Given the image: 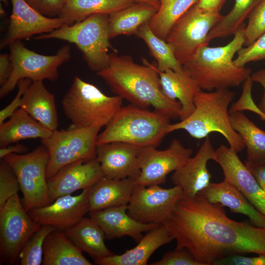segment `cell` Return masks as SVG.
I'll return each instance as SVG.
<instances>
[{"instance_id": "6da1fadb", "label": "cell", "mask_w": 265, "mask_h": 265, "mask_svg": "<svg viewBox=\"0 0 265 265\" xmlns=\"http://www.w3.org/2000/svg\"><path fill=\"white\" fill-rule=\"evenodd\" d=\"M177 244L201 265L234 255H265V228L229 218L222 207L199 195L183 198L164 224Z\"/></svg>"}, {"instance_id": "7a4b0ae2", "label": "cell", "mask_w": 265, "mask_h": 265, "mask_svg": "<svg viewBox=\"0 0 265 265\" xmlns=\"http://www.w3.org/2000/svg\"><path fill=\"white\" fill-rule=\"evenodd\" d=\"M143 62L145 65H141L129 55L112 52L108 66L97 75L116 95L132 105L146 109L151 106L170 119L180 118L181 105L163 94L157 67L145 60Z\"/></svg>"}, {"instance_id": "3957f363", "label": "cell", "mask_w": 265, "mask_h": 265, "mask_svg": "<svg viewBox=\"0 0 265 265\" xmlns=\"http://www.w3.org/2000/svg\"><path fill=\"white\" fill-rule=\"evenodd\" d=\"M245 26L242 25L225 46L201 47L183 66L201 90L212 91L238 86L251 76L250 68L238 66L233 60L244 44Z\"/></svg>"}, {"instance_id": "277c9868", "label": "cell", "mask_w": 265, "mask_h": 265, "mask_svg": "<svg viewBox=\"0 0 265 265\" xmlns=\"http://www.w3.org/2000/svg\"><path fill=\"white\" fill-rule=\"evenodd\" d=\"M235 96L236 93L229 89L207 92L200 90L194 97V111L187 118L170 124L167 133L184 130L191 137L202 139L217 132L225 137L231 148L237 153L241 152L245 144L231 124L228 109Z\"/></svg>"}, {"instance_id": "5b68a950", "label": "cell", "mask_w": 265, "mask_h": 265, "mask_svg": "<svg viewBox=\"0 0 265 265\" xmlns=\"http://www.w3.org/2000/svg\"><path fill=\"white\" fill-rule=\"evenodd\" d=\"M170 118L154 110L133 105L122 106L97 137V145L124 142L139 147H157L167 134Z\"/></svg>"}, {"instance_id": "8992f818", "label": "cell", "mask_w": 265, "mask_h": 265, "mask_svg": "<svg viewBox=\"0 0 265 265\" xmlns=\"http://www.w3.org/2000/svg\"><path fill=\"white\" fill-rule=\"evenodd\" d=\"M123 99L108 96L97 87L79 77L62 100L64 114L71 121L70 127L106 126L122 107Z\"/></svg>"}, {"instance_id": "52a82bcc", "label": "cell", "mask_w": 265, "mask_h": 265, "mask_svg": "<svg viewBox=\"0 0 265 265\" xmlns=\"http://www.w3.org/2000/svg\"><path fill=\"white\" fill-rule=\"evenodd\" d=\"M108 17L105 14H93L82 21L64 25L34 38L57 39L76 44L89 68L98 73L109 65V50L117 53L109 42Z\"/></svg>"}, {"instance_id": "ba28073f", "label": "cell", "mask_w": 265, "mask_h": 265, "mask_svg": "<svg viewBox=\"0 0 265 265\" xmlns=\"http://www.w3.org/2000/svg\"><path fill=\"white\" fill-rule=\"evenodd\" d=\"M8 47L12 71L7 81L0 87V98L12 92L22 79L57 80L58 68L71 58V48L69 45L63 46L52 55H43L31 51L26 48L20 40L12 42Z\"/></svg>"}, {"instance_id": "9c48e42d", "label": "cell", "mask_w": 265, "mask_h": 265, "mask_svg": "<svg viewBox=\"0 0 265 265\" xmlns=\"http://www.w3.org/2000/svg\"><path fill=\"white\" fill-rule=\"evenodd\" d=\"M101 128L89 126L56 129L49 137L41 139L42 145L49 154L46 169L47 180L66 165L96 157V141Z\"/></svg>"}, {"instance_id": "30bf717a", "label": "cell", "mask_w": 265, "mask_h": 265, "mask_svg": "<svg viewBox=\"0 0 265 265\" xmlns=\"http://www.w3.org/2000/svg\"><path fill=\"white\" fill-rule=\"evenodd\" d=\"M2 159L16 175L26 212L51 203L46 177L49 154L44 146L28 153L11 154Z\"/></svg>"}, {"instance_id": "8fae6325", "label": "cell", "mask_w": 265, "mask_h": 265, "mask_svg": "<svg viewBox=\"0 0 265 265\" xmlns=\"http://www.w3.org/2000/svg\"><path fill=\"white\" fill-rule=\"evenodd\" d=\"M222 17L220 12L201 9L196 3L175 23L166 41L181 65L186 63L199 48L209 45L208 35Z\"/></svg>"}, {"instance_id": "7c38bea8", "label": "cell", "mask_w": 265, "mask_h": 265, "mask_svg": "<svg viewBox=\"0 0 265 265\" xmlns=\"http://www.w3.org/2000/svg\"><path fill=\"white\" fill-rule=\"evenodd\" d=\"M41 226L26 211L18 193L8 199L0 209V263L14 264L25 243Z\"/></svg>"}, {"instance_id": "4fadbf2b", "label": "cell", "mask_w": 265, "mask_h": 265, "mask_svg": "<svg viewBox=\"0 0 265 265\" xmlns=\"http://www.w3.org/2000/svg\"><path fill=\"white\" fill-rule=\"evenodd\" d=\"M184 198L182 188L175 185L165 188L159 185H137L127 205L128 214L143 223L164 224L178 202Z\"/></svg>"}, {"instance_id": "5bb4252c", "label": "cell", "mask_w": 265, "mask_h": 265, "mask_svg": "<svg viewBox=\"0 0 265 265\" xmlns=\"http://www.w3.org/2000/svg\"><path fill=\"white\" fill-rule=\"evenodd\" d=\"M193 150L185 147L178 139H173L164 150L156 147H141L138 156L140 169L136 179L138 185L148 186L166 182L167 176L183 165L191 157Z\"/></svg>"}, {"instance_id": "9a60e30c", "label": "cell", "mask_w": 265, "mask_h": 265, "mask_svg": "<svg viewBox=\"0 0 265 265\" xmlns=\"http://www.w3.org/2000/svg\"><path fill=\"white\" fill-rule=\"evenodd\" d=\"M89 188L82 190L77 195L59 197L52 203L32 209L28 213L40 225H50L65 231L89 212Z\"/></svg>"}, {"instance_id": "2e32d148", "label": "cell", "mask_w": 265, "mask_h": 265, "mask_svg": "<svg viewBox=\"0 0 265 265\" xmlns=\"http://www.w3.org/2000/svg\"><path fill=\"white\" fill-rule=\"evenodd\" d=\"M12 12L6 35L1 41L0 49L12 42L36 34L49 33L63 26L60 18L44 16L30 6L25 0H11Z\"/></svg>"}, {"instance_id": "e0dca14e", "label": "cell", "mask_w": 265, "mask_h": 265, "mask_svg": "<svg viewBox=\"0 0 265 265\" xmlns=\"http://www.w3.org/2000/svg\"><path fill=\"white\" fill-rule=\"evenodd\" d=\"M104 177L96 157L66 165L48 180L51 202L61 196L90 188Z\"/></svg>"}, {"instance_id": "ac0fdd59", "label": "cell", "mask_w": 265, "mask_h": 265, "mask_svg": "<svg viewBox=\"0 0 265 265\" xmlns=\"http://www.w3.org/2000/svg\"><path fill=\"white\" fill-rule=\"evenodd\" d=\"M216 162L220 166L224 180L235 186L249 202L265 216V192L230 147L221 145L216 150Z\"/></svg>"}, {"instance_id": "d6986e66", "label": "cell", "mask_w": 265, "mask_h": 265, "mask_svg": "<svg viewBox=\"0 0 265 265\" xmlns=\"http://www.w3.org/2000/svg\"><path fill=\"white\" fill-rule=\"evenodd\" d=\"M210 160L216 162L217 154L208 136L195 155L171 176L172 182L182 188L184 198L194 197L211 183L212 175L207 167Z\"/></svg>"}, {"instance_id": "ffe728a7", "label": "cell", "mask_w": 265, "mask_h": 265, "mask_svg": "<svg viewBox=\"0 0 265 265\" xmlns=\"http://www.w3.org/2000/svg\"><path fill=\"white\" fill-rule=\"evenodd\" d=\"M141 147L124 142L97 145L96 158L105 177L137 179L140 172L138 156Z\"/></svg>"}, {"instance_id": "44dd1931", "label": "cell", "mask_w": 265, "mask_h": 265, "mask_svg": "<svg viewBox=\"0 0 265 265\" xmlns=\"http://www.w3.org/2000/svg\"><path fill=\"white\" fill-rule=\"evenodd\" d=\"M127 205L89 212V217L103 230L105 239L130 237L138 242L143 233L147 232L159 224L143 223L130 216Z\"/></svg>"}, {"instance_id": "7402d4cb", "label": "cell", "mask_w": 265, "mask_h": 265, "mask_svg": "<svg viewBox=\"0 0 265 265\" xmlns=\"http://www.w3.org/2000/svg\"><path fill=\"white\" fill-rule=\"evenodd\" d=\"M198 195L211 203L227 207L233 212L247 216L255 226L265 228V216L235 186L224 179L220 183H211Z\"/></svg>"}, {"instance_id": "603a6c76", "label": "cell", "mask_w": 265, "mask_h": 265, "mask_svg": "<svg viewBox=\"0 0 265 265\" xmlns=\"http://www.w3.org/2000/svg\"><path fill=\"white\" fill-rule=\"evenodd\" d=\"M174 239L166 227L159 225L147 232L133 248L122 254L94 260V263L99 265H146L156 250Z\"/></svg>"}, {"instance_id": "cb8c5ba5", "label": "cell", "mask_w": 265, "mask_h": 265, "mask_svg": "<svg viewBox=\"0 0 265 265\" xmlns=\"http://www.w3.org/2000/svg\"><path fill=\"white\" fill-rule=\"evenodd\" d=\"M137 185L135 178L104 176L89 188V212L128 205Z\"/></svg>"}, {"instance_id": "d4e9b609", "label": "cell", "mask_w": 265, "mask_h": 265, "mask_svg": "<svg viewBox=\"0 0 265 265\" xmlns=\"http://www.w3.org/2000/svg\"><path fill=\"white\" fill-rule=\"evenodd\" d=\"M158 72L164 95L173 101L178 99L181 105L180 120L187 118L195 109L194 97L201 90L197 82L184 67L180 71L167 70Z\"/></svg>"}, {"instance_id": "484cf974", "label": "cell", "mask_w": 265, "mask_h": 265, "mask_svg": "<svg viewBox=\"0 0 265 265\" xmlns=\"http://www.w3.org/2000/svg\"><path fill=\"white\" fill-rule=\"evenodd\" d=\"M20 108L48 129H57L58 119L54 95L47 90L43 81H32L23 95Z\"/></svg>"}, {"instance_id": "4316f807", "label": "cell", "mask_w": 265, "mask_h": 265, "mask_svg": "<svg viewBox=\"0 0 265 265\" xmlns=\"http://www.w3.org/2000/svg\"><path fill=\"white\" fill-rule=\"evenodd\" d=\"M53 132L20 108L7 121L0 125V147H5L26 139L45 138Z\"/></svg>"}, {"instance_id": "83f0119b", "label": "cell", "mask_w": 265, "mask_h": 265, "mask_svg": "<svg viewBox=\"0 0 265 265\" xmlns=\"http://www.w3.org/2000/svg\"><path fill=\"white\" fill-rule=\"evenodd\" d=\"M43 265H92L64 231L55 229L43 245Z\"/></svg>"}, {"instance_id": "f1b7e54d", "label": "cell", "mask_w": 265, "mask_h": 265, "mask_svg": "<svg viewBox=\"0 0 265 265\" xmlns=\"http://www.w3.org/2000/svg\"><path fill=\"white\" fill-rule=\"evenodd\" d=\"M64 231L81 251L94 260L114 254L105 244L103 230L90 217H83Z\"/></svg>"}, {"instance_id": "f546056e", "label": "cell", "mask_w": 265, "mask_h": 265, "mask_svg": "<svg viewBox=\"0 0 265 265\" xmlns=\"http://www.w3.org/2000/svg\"><path fill=\"white\" fill-rule=\"evenodd\" d=\"M135 2L134 0H67L58 17L64 25H71L93 14L109 15Z\"/></svg>"}, {"instance_id": "4dcf8cb0", "label": "cell", "mask_w": 265, "mask_h": 265, "mask_svg": "<svg viewBox=\"0 0 265 265\" xmlns=\"http://www.w3.org/2000/svg\"><path fill=\"white\" fill-rule=\"evenodd\" d=\"M158 9L143 3L133 4L108 15V28L110 39L120 35L136 34L138 28L149 22Z\"/></svg>"}, {"instance_id": "1f68e13d", "label": "cell", "mask_w": 265, "mask_h": 265, "mask_svg": "<svg viewBox=\"0 0 265 265\" xmlns=\"http://www.w3.org/2000/svg\"><path fill=\"white\" fill-rule=\"evenodd\" d=\"M231 124L246 147L247 160L265 165V131L258 128L242 112L230 114Z\"/></svg>"}, {"instance_id": "d6a6232c", "label": "cell", "mask_w": 265, "mask_h": 265, "mask_svg": "<svg viewBox=\"0 0 265 265\" xmlns=\"http://www.w3.org/2000/svg\"><path fill=\"white\" fill-rule=\"evenodd\" d=\"M199 0H159V7L149 22L150 28L158 37L166 40L175 23Z\"/></svg>"}, {"instance_id": "836d02e7", "label": "cell", "mask_w": 265, "mask_h": 265, "mask_svg": "<svg viewBox=\"0 0 265 265\" xmlns=\"http://www.w3.org/2000/svg\"><path fill=\"white\" fill-rule=\"evenodd\" d=\"M141 38L148 47L157 61L159 72L167 70L181 71L183 67L177 60L174 51L166 41L155 34L150 27L149 22L142 25L135 34Z\"/></svg>"}, {"instance_id": "e575fe53", "label": "cell", "mask_w": 265, "mask_h": 265, "mask_svg": "<svg viewBox=\"0 0 265 265\" xmlns=\"http://www.w3.org/2000/svg\"><path fill=\"white\" fill-rule=\"evenodd\" d=\"M262 0H235L231 10L215 25L209 32L207 41L234 34Z\"/></svg>"}, {"instance_id": "d590c367", "label": "cell", "mask_w": 265, "mask_h": 265, "mask_svg": "<svg viewBox=\"0 0 265 265\" xmlns=\"http://www.w3.org/2000/svg\"><path fill=\"white\" fill-rule=\"evenodd\" d=\"M56 229L50 225H41L27 239L22 247L19 256L21 265L42 264L43 245L47 235Z\"/></svg>"}, {"instance_id": "8d00e7d4", "label": "cell", "mask_w": 265, "mask_h": 265, "mask_svg": "<svg viewBox=\"0 0 265 265\" xmlns=\"http://www.w3.org/2000/svg\"><path fill=\"white\" fill-rule=\"evenodd\" d=\"M265 32V0H262L248 18L244 30V46H249Z\"/></svg>"}, {"instance_id": "74e56055", "label": "cell", "mask_w": 265, "mask_h": 265, "mask_svg": "<svg viewBox=\"0 0 265 265\" xmlns=\"http://www.w3.org/2000/svg\"><path fill=\"white\" fill-rule=\"evenodd\" d=\"M21 190L15 173L3 159L0 162V209Z\"/></svg>"}, {"instance_id": "f35d334b", "label": "cell", "mask_w": 265, "mask_h": 265, "mask_svg": "<svg viewBox=\"0 0 265 265\" xmlns=\"http://www.w3.org/2000/svg\"><path fill=\"white\" fill-rule=\"evenodd\" d=\"M253 81L251 76L243 83L242 93L239 98L235 102L229 109V114L243 110L252 111L258 115L260 118L265 121V114L254 103L252 96V88Z\"/></svg>"}, {"instance_id": "ab89813d", "label": "cell", "mask_w": 265, "mask_h": 265, "mask_svg": "<svg viewBox=\"0 0 265 265\" xmlns=\"http://www.w3.org/2000/svg\"><path fill=\"white\" fill-rule=\"evenodd\" d=\"M262 60H265V32L249 46L240 48L234 61L237 66L243 67L248 62Z\"/></svg>"}, {"instance_id": "60d3db41", "label": "cell", "mask_w": 265, "mask_h": 265, "mask_svg": "<svg viewBox=\"0 0 265 265\" xmlns=\"http://www.w3.org/2000/svg\"><path fill=\"white\" fill-rule=\"evenodd\" d=\"M151 265H201L186 248H175L168 251L161 258L150 264Z\"/></svg>"}, {"instance_id": "b9f144b4", "label": "cell", "mask_w": 265, "mask_h": 265, "mask_svg": "<svg viewBox=\"0 0 265 265\" xmlns=\"http://www.w3.org/2000/svg\"><path fill=\"white\" fill-rule=\"evenodd\" d=\"M42 15L53 18L58 16L67 0H25Z\"/></svg>"}, {"instance_id": "7bdbcfd3", "label": "cell", "mask_w": 265, "mask_h": 265, "mask_svg": "<svg viewBox=\"0 0 265 265\" xmlns=\"http://www.w3.org/2000/svg\"><path fill=\"white\" fill-rule=\"evenodd\" d=\"M32 81L30 79H24L18 82L17 85L18 89L14 99L0 111V125L21 107L23 95Z\"/></svg>"}, {"instance_id": "ee69618b", "label": "cell", "mask_w": 265, "mask_h": 265, "mask_svg": "<svg viewBox=\"0 0 265 265\" xmlns=\"http://www.w3.org/2000/svg\"><path fill=\"white\" fill-rule=\"evenodd\" d=\"M212 265H265V255L249 257L234 255L218 260Z\"/></svg>"}, {"instance_id": "f6af8a7d", "label": "cell", "mask_w": 265, "mask_h": 265, "mask_svg": "<svg viewBox=\"0 0 265 265\" xmlns=\"http://www.w3.org/2000/svg\"><path fill=\"white\" fill-rule=\"evenodd\" d=\"M12 71L9 54L0 55V85L2 86L8 80Z\"/></svg>"}, {"instance_id": "bcb514c9", "label": "cell", "mask_w": 265, "mask_h": 265, "mask_svg": "<svg viewBox=\"0 0 265 265\" xmlns=\"http://www.w3.org/2000/svg\"><path fill=\"white\" fill-rule=\"evenodd\" d=\"M244 164L252 174L258 184L265 192V165L256 164L246 160Z\"/></svg>"}, {"instance_id": "7dc6e473", "label": "cell", "mask_w": 265, "mask_h": 265, "mask_svg": "<svg viewBox=\"0 0 265 265\" xmlns=\"http://www.w3.org/2000/svg\"><path fill=\"white\" fill-rule=\"evenodd\" d=\"M252 80L260 83L264 89L263 95L258 105L260 110L265 114V69H260L251 75Z\"/></svg>"}, {"instance_id": "c3c4849f", "label": "cell", "mask_w": 265, "mask_h": 265, "mask_svg": "<svg viewBox=\"0 0 265 265\" xmlns=\"http://www.w3.org/2000/svg\"><path fill=\"white\" fill-rule=\"evenodd\" d=\"M28 148L21 143H16L5 147H0V158L2 159L5 156L11 154H24L27 153Z\"/></svg>"}, {"instance_id": "681fc988", "label": "cell", "mask_w": 265, "mask_h": 265, "mask_svg": "<svg viewBox=\"0 0 265 265\" xmlns=\"http://www.w3.org/2000/svg\"><path fill=\"white\" fill-rule=\"evenodd\" d=\"M226 0H199L196 3L200 8L211 11L220 12Z\"/></svg>"}, {"instance_id": "f907efd6", "label": "cell", "mask_w": 265, "mask_h": 265, "mask_svg": "<svg viewBox=\"0 0 265 265\" xmlns=\"http://www.w3.org/2000/svg\"><path fill=\"white\" fill-rule=\"evenodd\" d=\"M135 2L146 3L152 5L158 10L159 7V0H134Z\"/></svg>"}, {"instance_id": "816d5d0a", "label": "cell", "mask_w": 265, "mask_h": 265, "mask_svg": "<svg viewBox=\"0 0 265 265\" xmlns=\"http://www.w3.org/2000/svg\"><path fill=\"white\" fill-rule=\"evenodd\" d=\"M0 15L2 17H3L5 15V12L4 10V9L3 8V7H2L1 6V4H0Z\"/></svg>"}, {"instance_id": "f5cc1de1", "label": "cell", "mask_w": 265, "mask_h": 265, "mask_svg": "<svg viewBox=\"0 0 265 265\" xmlns=\"http://www.w3.org/2000/svg\"><path fill=\"white\" fill-rule=\"evenodd\" d=\"M0 1L3 2L5 5H7L8 4V0H0Z\"/></svg>"}]
</instances>
